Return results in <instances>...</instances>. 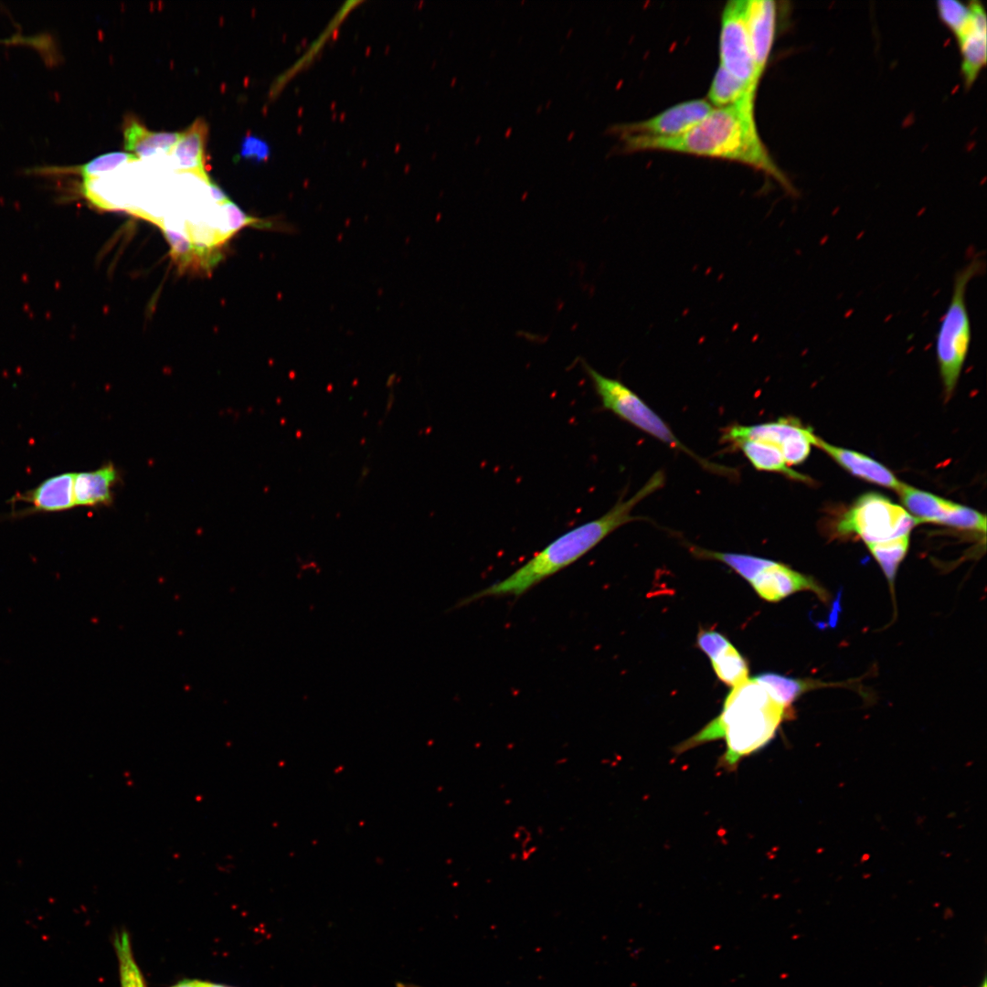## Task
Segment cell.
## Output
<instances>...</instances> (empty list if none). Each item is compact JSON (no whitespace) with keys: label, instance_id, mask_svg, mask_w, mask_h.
<instances>
[{"label":"cell","instance_id":"1f68e13d","mask_svg":"<svg viewBox=\"0 0 987 987\" xmlns=\"http://www.w3.org/2000/svg\"><path fill=\"white\" fill-rule=\"evenodd\" d=\"M979 987H987L986 977L983 978V980H982V983H981V985Z\"/></svg>","mask_w":987,"mask_h":987},{"label":"cell","instance_id":"9a60e30c","mask_svg":"<svg viewBox=\"0 0 987 987\" xmlns=\"http://www.w3.org/2000/svg\"><path fill=\"white\" fill-rule=\"evenodd\" d=\"M208 126L203 118H196L184 132L170 152L174 168L179 173H190L210 185L206 170V142Z\"/></svg>","mask_w":987,"mask_h":987},{"label":"cell","instance_id":"2e32d148","mask_svg":"<svg viewBox=\"0 0 987 987\" xmlns=\"http://www.w3.org/2000/svg\"><path fill=\"white\" fill-rule=\"evenodd\" d=\"M119 474L111 462L99 469L75 472L73 494L75 506L97 507L112 502V489Z\"/></svg>","mask_w":987,"mask_h":987},{"label":"cell","instance_id":"52a82bcc","mask_svg":"<svg viewBox=\"0 0 987 987\" xmlns=\"http://www.w3.org/2000/svg\"><path fill=\"white\" fill-rule=\"evenodd\" d=\"M816 435L798 419L780 418L776 421L753 425H730L724 429L721 440L730 447L741 440H758L780 449L789 467L802 463L814 445Z\"/></svg>","mask_w":987,"mask_h":987},{"label":"cell","instance_id":"603a6c76","mask_svg":"<svg viewBox=\"0 0 987 987\" xmlns=\"http://www.w3.org/2000/svg\"><path fill=\"white\" fill-rule=\"evenodd\" d=\"M908 545L909 535H903L884 541L867 543V547L886 578L892 581L900 562L907 552Z\"/></svg>","mask_w":987,"mask_h":987},{"label":"cell","instance_id":"4fadbf2b","mask_svg":"<svg viewBox=\"0 0 987 987\" xmlns=\"http://www.w3.org/2000/svg\"><path fill=\"white\" fill-rule=\"evenodd\" d=\"M750 584L762 600L769 602L780 601L801 590L822 593L812 578L776 561L764 568Z\"/></svg>","mask_w":987,"mask_h":987},{"label":"cell","instance_id":"7a4b0ae2","mask_svg":"<svg viewBox=\"0 0 987 987\" xmlns=\"http://www.w3.org/2000/svg\"><path fill=\"white\" fill-rule=\"evenodd\" d=\"M664 483V472L662 470L655 472L630 498H619L604 515L562 534L511 575L461 600L456 607H464L488 597L523 595L544 579L578 561L621 526L642 520V517L632 515L631 511L640 502L661 489Z\"/></svg>","mask_w":987,"mask_h":987},{"label":"cell","instance_id":"f1b7e54d","mask_svg":"<svg viewBox=\"0 0 987 987\" xmlns=\"http://www.w3.org/2000/svg\"><path fill=\"white\" fill-rule=\"evenodd\" d=\"M270 154L269 145L257 136L247 134L241 142L240 156L255 161L265 160Z\"/></svg>","mask_w":987,"mask_h":987},{"label":"cell","instance_id":"5bb4252c","mask_svg":"<svg viewBox=\"0 0 987 987\" xmlns=\"http://www.w3.org/2000/svg\"><path fill=\"white\" fill-rule=\"evenodd\" d=\"M814 446L826 452L833 460L851 474L866 482L892 489L896 492H897L903 484V483L900 482L889 469L863 453L830 444L818 436L816 437Z\"/></svg>","mask_w":987,"mask_h":987},{"label":"cell","instance_id":"ba28073f","mask_svg":"<svg viewBox=\"0 0 987 987\" xmlns=\"http://www.w3.org/2000/svg\"><path fill=\"white\" fill-rule=\"evenodd\" d=\"M746 6L747 0H731L723 8L719 36L720 65L757 90L759 80L756 76L748 37Z\"/></svg>","mask_w":987,"mask_h":987},{"label":"cell","instance_id":"9c48e42d","mask_svg":"<svg viewBox=\"0 0 987 987\" xmlns=\"http://www.w3.org/2000/svg\"><path fill=\"white\" fill-rule=\"evenodd\" d=\"M713 106L705 99L675 104L647 120L620 125L615 132L647 137H673L685 133L701 122Z\"/></svg>","mask_w":987,"mask_h":987},{"label":"cell","instance_id":"30bf717a","mask_svg":"<svg viewBox=\"0 0 987 987\" xmlns=\"http://www.w3.org/2000/svg\"><path fill=\"white\" fill-rule=\"evenodd\" d=\"M75 472H63L48 478L33 489L17 493L10 500L11 516L23 517L40 513H56L75 506L73 482Z\"/></svg>","mask_w":987,"mask_h":987},{"label":"cell","instance_id":"83f0119b","mask_svg":"<svg viewBox=\"0 0 987 987\" xmlns=\"http://www.w3.org/2000/svg\"><path fill=\"white\" fill-rule=\"evenodd\" d=\"M697 647L712 661L732 643L722 633L714 630H700L696 637Z\"/></svg>","mask_w":987,"mask_h":987},{"label":"cell","instance_id":"44dd1931","mask_svg":"<svg viewBox=\"0 0 987 987\" xmlns=\"http://www.w3.org/2000/svg\"><path fill=\"white\" fill-rule=\"evenodd\" d=\"M756 91L719 64L709 88L708 102L716 108L725 107L739 101L748 95H756Z\"/></svg>","mask_w":987,"mask_h":987},{"label":"cell","instance_id":"8fae6325","mask_svg":"<svg viewBox=\"0 0 987 987\" xmlns=\"http://www.w3.org/2000/svg\"><path fill=\"white\" fill-rule=\"evenodd\" d=\"M965 21L953 32L961 55L960 72L967 89L986 65V13L979 1H971Z\"/></svg>","mask_w":987,"mask_h":987},{"label":"cell","instance_id":"4dcf8cb0","mask_svg":"<svg viewBox=\"0 0 987 987\" xmlns=\"http://www.w3.org/2000/svg\"><path fill=\"white\" fill-rule=\"evenodd\" d=\"M210 987H232V986L220 984V983H211L210 982Z\"/></svg>","mask_w":987,"mask_h":987},{"label":"cell","instance_id":"5b68a950","mask_svg":"<svg viewBox=\"0 0 987 987\" xmlns=\"http://www.w3.org/2000/svg\"><path fill=\"white\" fill-rule=\"evenodd\" d=\"M581 366L593 384L602 409L612 412L672 449L684 452L710 472L731 479L738 476V472L735 468L709 462L691 451L674 435L668 424L622 382L601 375L584 360L581 361Z\"/></svg>","mask_w":987,"mask_h":987},{"label":"cell","instance_id":"277c9868","mask_svg":"<svg viewBox=\"0 0 987 987\" xmlns=\"http://www.w3.org/2000/svg\"><path fill=\"white\" fill-rule=\"evenodd\" d=\"M983 270L984 263L977 256L956 273L950 300L936 334V357L946 399L950 398L957 386L971 340L967 289Z\"/></svg>","mask_w":987,"mask_h":987},{"label":"cell","instance_id":"ac0fdd59","mask_svg":"<svg viewBox=\"0 0 987 987\" xmlns=\"http://www.w3.org/2000/svg\"><path fill=\"white\" fill-rule=\"evenodd\" d=\"M180 133L151 132L137 119L128 117L123 126L124 148L137 158L170 154Z\"/></svg>","mask_w":987,"mask_h":987},{"label":"cell","instance_id":"4316f807","mask_svg":"<svg viewBox=\"0 0 987 987\" xmlns=\"http://www.w3.org/2000/svg\"><path fill=\"white\" fill-rule=\"evenodd\" d=\"M937 10L941 21L953 33L969 16L970 5L953 0H942L937 3Z\"/></svg>","mask_w":987,"mask_h":987},{"label":"cell","instance_id":"d6986e66","mask_svg":"<svg viewBox=\"0 0 987 987\" xmlns=\"http://www.w3.org/2000/svg\"><path fill=\"white\" fill-rule=\"evenodd\" d=\"M731 447L740 450L758 471L781 473L790 479L804 483L810 481L804 474L789 467L780 449L772 444L758 440H741Z\"/></svg>","mask_w":987,"mask_h":987},{"label":"cell","instance_id":"f546056e","mask_svg":"<svg viewBox=\"0 0 987 987\" xmlns=\"http://www.w3.org/2000/svg\"><path fill=\"white\" fill-rule=\"evenodd\" d=\"M169 987H210V982L200 980H182Z\"/></svg>","mask_w":987,"mask_h":987},{"label":"cell","instance_id":"d4e9b609","mask_svg":"<svg viewBox=\"0 0 987 987\" xmlns=\"http://www.w3.org/2000/svg\"><path fill=\"white\" fill-rule=\"evenodd\" d=\"M113 945L119 961L121 987H147L133 958L129 934L125 930L116 933Z\"/></svg>","mask_w":987,"mask_h":987},{"label":"cell","instance_id":"7402d4cb","mask_svg":"<svg viewBox=\"0 0 987 987\" xmlns=\"http://www.w3.org/2000/svg\"><path fill=\"white\" fill-rule=\"evenodd\" d=\"M754 679L764 686L775 702L787 709L803 692L812 687L810 681L794 679L775 673L759 674Z\"/></svg>","mask_w":987,"mask_h":987},{"label":"cell","instance_id":"ffe728a7","mask_svg":"<svg viewBox=\"0 0 987 987\" xmlns=\"http://www.w3.org/2000/svg\"><path fill=\"white\" fill-rule=\"evenodd\" d=\"M690 550L696 557L724 563L749 583L773 563V560L747 554L719 552L698 547H691Z\"/></svg>","mask_w":987,"mask_h":987},{"label":"cell","instance_id":"3957f363","mask_svg":"<svg viewBox=\"0 0 987 987\" xmlns=\"http://www.w3.org/2000/svg\"><path fill=\"white\" fill-rule=\"evenodd\" d=\"M789 709L775 702L764 686L748 678L733 687L727 695L722 712L695 736L685 741L679 751L715 739L725 738V768H734L744 757L765 746L773 737Z\"/></svg>","mask_w":987,"mask_h":987},{"label":"cell","instance_id":"7c38bea8","mask_svg":"<svg viewBox=\"0 0 987 987\" xmlns=\"http://www.w3.org/2000/svg\"><path fill=\"white\" fill-rule=\"evenodd\" d=\"M746 18L756 76L760 81L775 39L776 3L770 0H747Z\"/></svg>","mask_w":987,"mask_h":987},{"label":"cell","instance_id":"484cf974","mask_svg":"<svg viewBox=\"0 0 987 987\" xmlns=\"http://www.w3.org/2000/svg\"><path fill=\"white\" fill-rule=\"evenodd\" d=\"M131 153L111 152L95 157L79 169L82 181L101 177L118 166L137 160Z\"/></svg>","mask_w":987,"mask_h":987},{"label":"cell","instance_id":"6da1fadb","mask_svg":"<svg viewBox=\"0 0 987 987\" xmlns=\"http://www.w3.org/2000/svg\"><path fill=\"white\" fill-rule=\"evenodd\" d=\"M756 95L713 110L696 125L673 137L622 134L625 152L665 151L720 158L749 165L775 179L790 195L796 189L764 144L755 121Z\"/></svg>","mask_w":987,"mask_h":987},{"label":"cell","instance_id":"cb8c5ba5","mask_svg":"<svg viewBox=\"0 0 987 987\" xmlns=\"http://www.w3.org/2000/svg\"><path fill=\"white\" fill-rule=\"evenodd\" d=\"M711 663L717 678L732 688L748 679V662L733 645L712 660Z\"/></svg>","mask_w":987,"mask_h":987},{"label":"cell","instance_id":"e0dca14e","mask_svg":"<svg viewBox=\"0 0 987 987\" xmlns=\"http://www.w3.org/2000/svg\"><path fill=\"white\" fill-rule=\"evenodd\" d=\"M910 515L920 523L950 526L959 504L903 483L897 492Z\"/></svg>","mask_w":987,"mask_h":987},{"label":"cell","instance_id":"8992f818","mask_svg":"<svg viewBox=\"0 0 987 987\" xmlns=\"http://www.w3.org/2000/svg\"><path fill=\"white\" fill-rule=\"evenodd\" d=\"M918 523L902 506L876 493L861 495L842 516L837 529L855 534L867 543L909 535Z\"/></svg>","mask_w":987,"mask_h":987}]
</instances>
